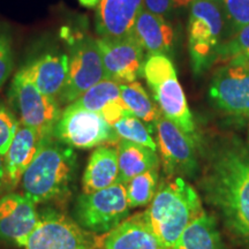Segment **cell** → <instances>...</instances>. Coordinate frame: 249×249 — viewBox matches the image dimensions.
Masks as SVG:
<instances>
[{"label":"cell","instance_id":"6da1fadb","mask_svg":"<svg viewBox=\"0 0 249 249\" xmlns=\"http://www.w3.org/2000/svg\"><path fill=\"white\" fill-rule=\"evenodd\" d=\"M205 200L222 216L227 229L249 247V151L233 140L210 156L201 180Z\"/></svg>","mask_w":249,"mask_h":249},{"label":"cell","instance_id":"7a4b0ae2","mask_svg":"<svg viewBox=\"0 0 249 249\" xmlns=\"http://www.w3.org/2000/svg\"><path fill=\"white\" fill-rule=\"evenodd\" d=\"M76 171L77 157L73 149L54 136L40 140L21 180L23 194L34 204L66 200L73 191Z\"/></svg>","mask_w":249,"mask_h":249},{"label":"cell","instance_id":"3957f363","mask_svg":"<svg viewBox=\"0 0 249 249\" xmlns=\"http://www.w3.org/2000/svg\"><path fill=\"white\" fill-rule=\"evenodd\" d=\"M203 211L194 187L181 177H170L158 186L154 200L143 213L158 240L173 249L186 227Z\"/></svg>","mask_w":249,"mask_h":249},{"label":"cell","instance_id":"277c9868","mask_svg":"<svg viewBox=\"0 0 249 249\" xmlns=\"http://www.w3.org/2000/svg\"><path fill=\"white\" fill-rule=\"evenodd\" d=\"M142 74L161 113L185 133L194 134V118L171 59L163 54L149 55Z\"/></svg>","mask_w":249,"mask_h":249},{"label":"cell","instance_id":"5b68a950","mask_svg":"<svg viewBox=\"0 0 249 249\" xmlns=\"http://www.w3.org/2000/svg\"><path fill=\"white\" fill-rule=\"evenodd\" d=\"M226 18L216 0H193L188 22V50L193 71L200 74L217 61Z\"/></svg>","mask_w":249,"mask_h":249},{"label":"cell","instance_id":"8992f818","mask_svg":"<svg viewBox=\"0 0 249 249\" xmlns=\"http://www.w3.org/2000/svg\"><path fill=\"white\" fill-rule=\"evenodd\" d=\"M124 183L93 193H82L74 207L75 222L81 227L96 234H107L129 217Z\"/></svg>","mask_w":249,"mask_h":249},{"label":"cell","instance_id":"52a82bcc","mask_svg":"<svg viewBox=\"0 0 249 249\" xmlns=\"http://www.w3.org/2000/svg\"><path fill=\"white\" fill-rule=\"evenodd\" d=\"M9 98L20 124L35 130L40 140L53 138L55 124L61 116L58 99L40 92L21 70L12 82Z\"/></svg>","mask_w":249,"mask_h":249},{"label":"cell","instance_id":"ba28073f","mask_svg":"<svg viewBox=\"0 0 249 249\" xmlns=\"http://www.w3.org/2000/svg\"><path fill=\"white\" fill-rule=\"evenodd\" d=\"M54 138L71 148L91 149L114 147L120 139L102 114L70 104L61 112L54 128Z\"/></svg>","mask_w":249,"mask_h":249},{"label":"cell","instance_id":"9c48e42d","mask_svg":"<svg viewBox=\"0 0 249 249\" xmlns=\"http://www.w3.org/2000/svg\"><path fill=\"white\" fill-rule=\"evenodd\" d=\"M103 235L87 231L58 211L46 210L39 214L38 226L24 249H99Z\"/></svg>","mask_w":249,"mask_h":249},{"label":"cell","instance_id":"30bf717a","mask_svg":"<svg viewBox=\"0 0 249 249\" xmlns=\"http://www.w3.org/2000/svg\"><path fill=\"white\" fill-rule=\"evenodd\" d=\"M108 79L97 40L82 36L71 44V59H68V76L58 102L71 104L103 80Z\"/></svg>","mask_w":249,"mask_h":249},{"label":"cell","instance_id":"8fae6325","mask_svg":"<svg viewBox=\"0 0 249 249\" xmlns=\"http://www.w3.org/2000/svg\"><path fill=\"white\" fill-rule=\"evenodd\" d=\"M222 64L211 80V101L227 114L249 117V60L234 58Z\"/></svg>","mask_w":249,"mask_h":249},{"label":"cell","instance_id":"7c38bea8","mask_svg":"<svg viewBox=\"0 0 249 249\" xmlns=\"http://www.w3.org/2000/svg\"><path fill=\"white\" fill-rule=\"evenodd\" d=\"M157 149L160 152L165 173L169 177H192L198 167L196 145L191 134H187L167 119L163 113L155 123Z\"/></svg>","mask_w":249,"mask_h":249},{"label":"cell","instance_id":"4fadbf2b","mask_svg":"<svg viewBox=\"0 0 249 249\" xmlns=\"http://www.w3.org/2000/svg\"><path fill=\"white\" fill-rule=\"evenodd\" d=\"M97 45L108 79L119 85L136 81L144 66V50L133 34L123 38H98Z\"/></svg>","mask_w":249,"mask_h":249},{"label":"cell","instance_id":"5bb4252c","mask_svg":"<svg viewBox=\"0 0 249 249\" xmlns=\"http://www.w3.org/2000/svg\"><path fill=\"white\" fill-rule=\"evenodd\" d=\"M39 224V213L27 196L7 194L0 198V241L24 247Z\"/></svg>","mask_w":249,"mask_h":249},{"label":"cell","instance_id":"9a60e30c","mask_svg":"<svg viewBox=\"0 0 249 249\" xmlns=\"http://www.w3.org/2000/svg\"><path fill=\"white\" fill-rule=\"evenodd\" d=\"M143 0H99L96 31L102 38H123L133 33Z\"/></svg>","mask_w":249,"mask_h":249},{"label":"cell","instance_id":"2e32d148","mask_svg":"<svg viewBox=\"0 0 249 249\" xmlns=\"http://www.w3.org/2000/svg\"><path fill=\"white\" fill-rule=\"evenodd\" d=\"M40 138L35 130L18 124L13 141L4 156V179L2 183L7 189H13L22 180L37 150Z\"/></svg>","mask_w":249,"mask_h":249},{"label":"cell","instance_id":"e0dca14e","mask_svg":"<svg viewBox=\"0 0 249 249\" xmlns=\"http://www.w3.org/2000/svg\"><path fill=\"white\" fill-rule=\"evenodd\" d=\"M103 249H170L158 240L140 213L124 220L117 227L103 235Z\"/></svg>","mask_w":249,"mask_h":249},{"label":"cell","instance_id":"ac0fdd59","mask_svg":"<svg viewBox=\"0 0 249 249\" xmlns=\"http://www.w3.org/2000/svg\"><path fill=\"white\" fill-rule=\"evenodd\" d=\"M21 71L40 92L59 99L68 76L66 54H44L24 66Z\"/></svg>","mask_w":249,"mask_h":249},{"label":"cell","instance_id":"d6986e66","mask_svg":"<svg viewBox=\"0 0 249 249\" xmlns=\"http://www.w3.org/2000/svg\"><path fill=\"white\" fill-rule=\"evenodd\" d=\"M133 35L149 55H166L172 51L174 31L165 18L142 7L133 27Z\"/></svg>","mask_w":249,"mask_h":249},{"label":"cell","instance_id":"ffe728a7","mask_svg":"<svg viewBox=\"0 0 249 249\" xmlns=\"http://www.w3.org/2000/svg\"><path fill=\"white\" fill-rule=\"evenodd\" d=\"M119 182L117 148L101 145L93 150L82 179L83 193H93Z\"/></svg>","mask_w":249,"mask_h":249},{"label":"cell","instance_id":"44dd1931","mask_svg":"<svg viewBox=\"0 0 249 249\" xmlns=\"http://www.w3.org/2000/svg\"><path fill=\"white\" fill-rule=\"evenodd\" d=\"M119 182L126 183L134 177L160 167L157 152L144 145L120 140L117 144Z\"/></svg>","mask_w":249,"mask_h":249},{"label":"cell","instance_id":"7402d4cb","mask_svg":"<svg viewBox=\"0 0 249 249\" xmlns=\"http://www.w3.org/2000/svg\"><path fill=\"white\" fill-rule=\"evenodd\" d=\"M216 219L203 211L181 233L173 249H220Z\"/></svg>","mask_w":249,"mask_h":249},{"label":"cell","instance_id":"603a6c76","mask_svg":"<svg viewBox=\"0 0 249 249\" xmlns=\"http://www.w3.org/2000/svg\"><path fill=\"white\" fill-rule=\"evenodd\" d=\"M120 98L129 113L145 124L155 126L156 120L161 114L158 105L155 104L141 83L136 81L120 85Z\"/></svg>","mask_w":249,"mask_h":249},{"label":"cell","instance_id":"cb8c5ba5","mask_svg":"<svg viewBox=\"0 0 249 249\" xmlns=\"http://www.w3.org/2000/svg\"><path fill=\"white\" fill-rule=\"evenodd\" d=\"M119 101H121L120 85L116 81L107 79L87 90L71 104L101 114L105 107Z\"/></svg>","mask_w":249,"mask_h":249},{"label":"cell","instance_id":"d4e9b609","mask_svg":"<svg viewBox=\"0 0 249 249\" xmlns=\"http://www.w3.org/2000/svg\"><path fill=\"white\" fill-rule=\"evenodd\" d=\"M158 169L134 177L128 182L124 183L127 201L130 209L145 207L151 203L158 189Z\"/></svg>","mask_w":249,"mask_h":249},{"label":"cell","instance_id":"484cf974","mask_svg":"<svg viewBox=\"0 0 249 249\" xmlns=\"http://www.w3.org/2000/svg\"><path fill=\"white\" fill-rule=\"evenodd\" d=\"M113 129L116 130L120 140L144 145L157 151V143L152 138L151 128L147 127L145 123L129 112L113 124Z\"/></svg>","mask_w":249,"mask_h":249},{"label":"cell","instance_id":"4316f807","mask_svg":"<svg viewBox=\"0 0 249 249\" xmlns=\"http://www.w3.org/2000/svg\"><path fill=\"white\" fill-rule=\"evenodd\" d=\"M234 58L249 60V24L235 33L231 39L224 42L217 52V61L225 62Z\"/></svg>","mask_w":249,"mask_h":249},{"label":"cell","instance_id":"83f0119b","mask_svg":"<svg viewBox=\"0 0 249 249\" xmlns=\"http://www.w3.org/2000/svg\"><path fill=\"white\" fill-rule=\"evenodd\" d=\"M234 33L249 24V0H216Z\"/></svg>","mask_w":249,"mask_h":249},{"label":"cell","instance_id":"f1b7e54d","mask_svg":"<svg viewBox=\"0 0 249 249\" xmlns=\"http://www.w3.org/2000/svg\"><path fill=\"white\" fill-rule=\"evenodd\" d=\"M20 121L6 105L0 103V154L5 156L13 141Z\"/></svg>","mask_w":249,"mask_h":249},{"label":"cell","instance_id":"f546056e","mask_svg":"<svg viewBox=\"0 0 249 249\" xmlns=\"http://www.w3.org/2000/svg\"><path fill=\"white\" fill-rule=\"evenodd\" d=\"M192 2L193 0H143L142 7L152 14L166 18L173 9L186 7Z\"/></svg>","mask_w":249,"mask_h":249},{"label":"cell","instance_id":"4dcf8cb0","mask_svg":"<svg viewBox=\"0 0 249 249\" xmlns=\"http://www.w3.org/2000/svg\"><path fill=\"white\" fill-rule=\"evenodd\" d=\"M13 53L7 37L0 36V88L13 71Z\"/></svg>","mask_w":249,"mask_h":249},{"label":"cell","instance_id":"1f68e13d","mask_svg":"<svg viewBox=\"0 0 249 249\" xmlns=\"http://www.w3.org/2000/svg\"><path fill=\"white\" fill-rule=\"evenodd\" d=\"M79 1H80L81 5L86 6V7L91 8V7H95V6L98 4L99 0H79Z\"/></svg>","mask_w":249,"mask_h":249},{"label":"cell","instance_id":"d6a6232c","mask_svg":"<svg viewBox=\"0 0 249 249\" xmlns=\"http://www.w3.org/2000/svg\"><path fill=\"white\" fill-rule=\"evenodd\" d=\"M4 179V156L0 154V185L2 183Z\"/></svg>","mask_w":249,"mask_h":249},{"label":"cell","instance_id":"836d02e7","mask_svg":"<svg viewBox=\"0 0 249 249\" xmlns=\"http://www.w3.org/2000/svg\"><path fill=\"white\" fill-rule=\"evenodd\" d=\"M99 249H103V248H99Z\"/></svg>","mask_w":249,"mask_h":249}]
</instances>
